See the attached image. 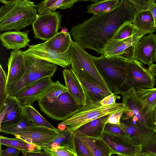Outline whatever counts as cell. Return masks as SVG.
<instances>
[{"label":"cell","mask_w":156,"mask_h":156,"mask_svg":"<svg viewBox=\"0 0 156 156\" xmlns=\"http://www.w3.org/2000/svg\"><path fill=\"white\" fill-rule=\"evenodd\" d=\"M23 154L25 156H51L43 151H38L27 152L21 151Z\"/></svg>","instance_id":"cell-46"},{"label":"cell","mask_w":156,"mask_h":156,"mask_svg":"<svg viewBox=\"0 0 156 156\" xmlns=\"http://www.w3.org/2000/svg\"><path fill=\"white\" fill-rule=\"evenodd\" d=\"M74 134L87 147L92 156H111L112 151L103 138H93L87 136L76 131Z\"/></svg>","instance_id":"cell-21"},{"label":"cell","mask_w":156,"mask_h":156,"mask_svg":"<svg viewBox=\"0 0 156 156\" xmlns=\"http://www.w3.org/2000/svg\"><path fill=\"white\" fill-rule=\"evenodd\" d=\"M23 53L25 55L47 61L63 68L71 65L68 51L59 53L36 44L29 45L28 49Z\"/></svg>","instance_id":"cell-15"},{"label":"cell","mask_w":156,"mask_h":156,"mask_svg":"<svg viewBox=\"0 0 156 156\" xmlns=\"http://www.w3.org/2000/svg\"><path fill=\"white\" fill-rule=\"evenodd\" d=\"M133 36H144L145 35L139 32L132 23L129 22L126 23L119 29L112 39L122 40Z\"/></svg>","instance_id":"cell-34"},{"label":"cell","mask_w":156,"mask_h":156,"mask_svg":"<svg viewBox=\"0 0 156 156\" xmlns=\"http://www.w3.org/2000/svg\"><path fill=\"white\" fill-rule=\"evenodd\" d=\"M136 13L130 0H121L110 11L93 15L82 23L73 26L70 34L74 41L84 48L101 54L119 29L126 23H133Z\"/></svg>","instance_id":"cell-1"},{"label":"cell","mask_w":156,"mask_h":156,"mask_svg":"<svg viewBox=\"0 0 156 156\" xmlns=\"http://www.w3.org/2000/svg\"><path fill=\"white\" fill-rule=\"evenodd\" d=\"M74 140L77 156H92L87 147L75 135Z\"/></svg>","instance_id":"cell-39"},{"label":"cell","mask_w":156,"mask_h":156,"mask_svg":"<svg viewBox=\"0 0 156 156\" xmlns=\"http://www.w3.org/2000/svg\"><path fill=\"white\" fill-rule=\"evenodd\" d=\"M61 32L64 33L68 32V29L65 27L62 28Z\"/></svg>","instance_id":"cell-49"},{"label":"cell","mask_w":156,"mask_h":156,"mask_svg":"<svg viewBox=\"0 0 156 156\" xmlns=\"http://www.w3.org/2000/svg\"><path fill=\"white\" fill-rule=\"evenodd\" d=\"M90 56L99 73L115 95L131 87L127 78L126 61L119 58L107 57L103 55L99 57Z\"/></svg>","instance_id":"cell-3"},{"label":"cell","mask_w":156,"mask_h":156,"mask_svg":"<svg viewBox=\"0 0 156 156\" xmlns=\"http://www.w3.org/2000/svg\"><path fill=\"white\" fill-rule=\"evenodd\" d=\"M120 123L134 144L141 146L142 152H156V133L153 129L144 125L135 116L124 113Z\"/></svg>","instance_id":"cell-8"},{"label":"cell","mask_w":156,"mask_h":156,"mask_svg":"<svg viewBox=\"0 0 156 156\" xmlns=\"http://www.w3.org/2000/svg\"><path fill=\"white\" fill-rule=\"evenodd\" d=\"M24 73L21 79L6 87L8 96L15 98L29 85L43 77H52L57 70V65L47 61L24 54Z\"/></svg>","instance_id":"cell-4"},{"label":"cell","mask_w":156,"mask_h":156,"mask_svg":"<svg viewBox=\"0 0 156 156\" xmlns=\"http://www.w3.org/2000/svg\"><path fill=\"white\" fill-rule=\"evenodd\" d=\"M7 75L1 65H0V110L2 108L8 97L6 88Z\"/></svg>","instance_id":"cell-37"},{"label":"cell","mask_w":156,"mask_h":156,"mask_svg":"<svg viewBox=\"0 0 156 156\" xmlns=\"http://www.w3.org/2000/svg\"><path fill=\"white\" fill-rule=\"evenodd\" d=\"M22 106L18 101L5 102L0 111V126L19 121L23 116Z\"/></svg>","instance_id":"cell-23"},{"label":"cell","mask_w":156,"mask_h":156,"mask_svg":"<svg viewBox=\"0 0 156 156\" xmlns=\"http://www.w3.org/2000/svg\"><path fill=\"white\" fill-rule=\"evenodd\" d=\"M83 89L85 99V105L100 102L111 93L95 83L88 80L80 74L74 72Z\"/></svg>","instance_id":"cell-17"},{"label":"cell","mask_w":156,"mask_h":156,"mask_svg":"<svg viewBox=\"0 0 156 156\" xmlns=\"http://www.w3.org/2000/svg\"><path fill=\"white\" fill-rule=\"evenodd\" d=\"M72 69L109 92L113 93L112 88L105 81L98 71L90 55L81 46L72 41L68 49Z\"/></svg>","instance_id":"cell-6"},{"label":"cell","mask_w":156,"mask_h":156,"mask_svg":"<svg viewBox=\"0 0 156 156\" xmlns=\"http://www.w3.org/2000/svg\"><path fill=\"white\" fill-rule=\"evenodd\" d=\"M75 135L67 129H61V134L49 142L40 146L41 147H50L58 146L69 149L76 153Z\"/></svg>","instance_id":"cell-27"},{"label":"cell","mask_w":156,"mask_h":156,"mask_svg":"<svg viewBox=\"0 0 156 156\" xmlns=\"http://www.w3.org/2000/svg\"><path fill=\"white\" fill-rule=\"evenodd\" d=\"M21 151L18 149L9 146L2 150L1 148L0 156H19Z\"/></svg>","instance_id":"cell-43"},{"label":"cell","mask_w":156,"mask_h":156,"mask_svg":"<svg viewBox=\"0 0 156 156\" xmlns=\"http://www.w3.org/2000/svg\"><path fill=\"white\" fill-rule=\"evenodd\" d=\"M23 51L21 50H12L8 59V72L6 87L19 80L26 70Z\"/></svg>","instance_id":"cell-18"},{"label":"cell","mask_w":156,"mask_h":156,"mask_svg":"<svg viewBox=\"0 0 156 156\" xmlns=\"http://www.w3.org/2000/svg\"><path fill=\"white\" fill-rule=\"evenodd\" d=\"M0 143L1 144L14 147L21 151L35 152L42 151L40 146L28 143L16 137L11 138L0 136Z\"/></svg>","instance_id":"cell-31"},{"label":"cell","mask_w":156,"mask_h":156,"mask_svg":"<svg viewBox=\"0 0 156 156\" xmlns=\"http://www.w3.org/2000/svg\"><path fill=\"white\" fill-rule=\"evenodd\" d=\"M38 14L36 5L29 0H14L0 8V30L20 31L32 25Z\"/></svg>","instance_id":"cell-2"},{"label":"cell","mask_w":156,"mask_h":156,"mask_svg":"<svg viewBox=\"0 0 156 156\" xmlns=\"http://www.w3.org/2000/svg\"><path fill=\"white\" fill-rule=\"evenodd\" d=\"M51 76L40 79L22 89L15 97L22 105H31L53 83Z\"/></svg>","instance_id":"cell-13"},{"label":"cell","mask_w":156,"mask_h":156,"mask_svg":"<svg viewBox=\"0 0 156 156\" xmlns=\"http://www.w3.org/2000/svg\"><path fill=\"white\" fill-rule=\"evenodd\" d=\"M61 129L37 126L12 134L16 138L39 146L48 143L61 134Z\"/></svg>","instance_id":"cell-12"},{"label":"cell","mask_w":156,"mask_h":156,"mask_svg":"<svg viewBox=\"0 0 156 156\" xmlns=\"http://www.w3.org/2000/svg\"><path fill=\"white\" fill-rule=\"evenodd\" d=\"M120 0H97L89 5L87 8V12L94 15H100L110 11L114 8Z\"/></svg>","instance_id":"cell-32"},{"label":"cell","mask_w":156,"mask_h":156,"mask_svg":"<svg viewBox=\"0 0 156 156\" xmlns=\"http://www.w3.org/2000/svg\"><path fill=\"white\" fill-rule=\"evenodd\" d=\"M135 89L137 97L142 104L143 113L146 115L156 108V88Z\"/></svg>","instance_id":"cell-28"},{"label":"cell","mask_w":156,"mask_h":156,"mask_svg":"<svg viewBox=\"0 0 156 156\" xmlns=\"http://www.w3.org/2000/svg\"><path fill=\"white\" fill-rule=\"evenodd\" d=\"M23 116L28 121L38 126L58 130L44 118L31 105H22Z\"/></svg>","instance_id":"cell-30"},{"label":"cell","mask_w":156,"mask_h":156,"mask_svg":"<svg viewBox=\"0 0 156 156\" xmlns=\"http://www.w3.org/2000/svg\"><path fill=\"white\" fill-rule=\"evenodd\" d=\"M104 133L122 137H129L127 135L123 125L112 124L107 123L104 129Z\"/></svg>","instance_id":"cell-38"},{"label":"cell","mask_w":156,"mask_h":156,"mask_svg":"<svg viewBox=\"0 0 156 156\" xmlns=\"http://www.w3.org/2000/svg\"><path fill=\"white\" fill-rule=\"evenodd\" d=\"M62 16L57 11L38 14L32 25L34 38L46 41L55 36L62 28Z\"/></svg>","instance_id":"cell-9"},{"label":"cell","mask_w":156,"mask_h":156,"mask_svg":"<svg viewBox=\"0 0 156 156\" xmlns=\"http://www.w3.org/2000/svg\"><path fill=\"white\" fill-rule=\"evenodd\" d=\"M156 48V34L153 33L142 37L135 45V59L149 66L153 63Z\"/></svg>","instance_id":"cell-16"},{"label":"cell","mask_w":156,"mask_h":156,"mask_svg":"<svg viewBox=\"0 0 156 156\" xmlns=\"http://www.w3.org/2000/svg\"><path fill=\"white\" fill-rule=\"evenodd\" d=\"M38 103L42 112L57 121L64 120L83 107L76 103L69 91L57 98L40 99Z\"/></svg>","instance_id":"cell-7"},{"label":"cell","mask_w":156,"mask_h":156,"mask_svg":"<svg viewBox=\"0 0 156 156\" xmlns=\"http://www.w3.org/2000/svg\"><path fill=\"white\" fill-rule=\"evenodd\" d=\"M148 66L149 71L154 76L156 77V64L153 63Z\"/></svg>","instance_id":"cell-47"},{"label":"cell","mask_w":156,"mask_h":156,"mask_svg":"<svg viewBox=\"0 0 156 156\" xmlns=\"http://www.w3.org/2000/svg\"><path fill=\"white\" fill-rule=\"evenodd\" d=\"M125 112L120 111L110 115L107 121V123L112 124L119 125L120 120L123 113Z\"/></svg>","instance_id":"cell-44"},{"label":"cell","mask_w":156,"mask_h":156,"mask_svg":"<svg viewBox=\"0 0 156 156\" xmlns=\"http://www.w3.org/2000/svg\"><path fill=\"white\" fill-rule=\"evenodd\" d=\"M142 36H133L122 40L111 39L101 55L108 58H119L130 61L135 59V45Z\"/></svg>","instance_id":"cell-11"},{"label":"cell","mask_w":156,"mask_h":156,"mask_svg":"<svg viewBox=\"0 0 156 156\" xmlns=\"http://www.w3.org/2000/svg\"><path fill=\"white\" fill-rule=\"evenodd\" d=\"M41 148L42 151L51 156H77L76 153L71 150L60 147Z\"/></svg>","instance_id":"cell-36"},{"label":"cell","mask_w":156,"mask_h":156,"mask_svg":"<svg viewBox=\"0 0 156 156\" xmlns=\"http://www.w3.org/2000/svg\"><path fill=\"white\" fill-rule=\"evenodd\" d=\"M129 111L122 102L103 106L99 102L84 106L58 125L73 133L81 126L94 120L118 112Z\"/></svg>","instance_id":"cell-5"},{"label":"cell","mask_w":156,"mask_h":156,"mask_svg":"<svg viewBox=\"0 0 156 156\" xmlns=\"http://www.w3.org/2000/svg\"><path fill=\"white\" fill-rule=\"evenodd\" d=\"M67 88L61 84L59 81L54 82L40 96V99L55 98L64 93L68 92Z\"/></svg>","instance_id":"cell-35"},{"label":"cell","mask_w":156,"mask_h":156,"mask_svg":"<svg viewBox=\"0 0 156 156\" xmlns=\"http://www.w3.org/2000/svg\"><path fill=\"white\" fill-rule=\"evenodd\" d=\"M125 69L128 81L135 89H149L154 88V76L136 59L126 61Z\"/></svg>","instance_id":"cell-10"},{"label":"cell","mask_w":156,"mask_h":156,"mask_svg":"<svg viewBox=\"0 0 156 156\" xmlns=\"http://www.w3.org/2000/svg\"><path fill=\"white\" fill-rule=\"evenodd\" d=\"M132 23L138 32L144 35L154 33L156 30L153 18L148 10L137 12Z\"/></svg>","instance_id":"cell-24"},{"label":"cell","mask_w":156,"mask_h":156,"mask_svg":"<svg viewBox=\"0 0 156 156\" xmlns=\"http://www.w3.org/2000/svg\"><path fill=\"white\" fill-rule=\"evenodd\" d=\"M120 94L122 96V102L133 113V115L142 124L151 129L147 115L143 113L142 106L137 97L135 88L131 87L127 91L121 92Z\"/></svg>","instance_id":"cell-19"},{"label":"cell","mask_w":156,"mask_h":156,"mask_svg":"<svg viewBox=\"0 0 156 156\" xmlns=\"http://www.w3.org/2000/svg\"><path fill=\"white\" fill-rule=\"evenodd\" d=\"M77 0H45L36 5L38 14L55 11L58 9L61 10L71 8Z\"/></svg>","instance_id":"cell-29"},{"label":"cell","mask_w":156,"mask_h":156,"mask_svg":"<svg viewBox=\"0 0 156 156\" xmlns=\"http://www.w3.org/2000/svg\"><path fill=\"white\" fill-rule=\"evenodd\" d=\"M2 44L7 49L18 50L26 47L30 40L27 32L15 30L1 34Z\"/></svg>","instance_id":"cell-22"},{"label":"cell","mask_w":156,"mask_h":156,"mask_svg":"<svg viewBox=\"0 0 156 156\" xmlns=\"http://www.w3.org/2000/svg\"><path fill=\"white\" fill-rule=\"evenodd\" d=\"M148 10L151 12L154 21V26L156 27V3L154 0H152Z\"/></svg>","instance_id":"cell-45"},{"label":"cell","mask_w":156,"mask_h":156,"mask_svg":"<svg viewBox=\"0 0 156 156\" xmlns=\"http://www.w3.org/2000/svg\"><path fill=\"white\" fill-rule=\"evenodd\" d=\"M70 34L58 32L49 40L38 44L44 47L59 53H63L68 51L72 41Z\"/></svg>","instance_id":"cell-25"},{"label":"cell","mask_w":156,"mask_h":156,"mask_svg":"<svg viewBox=\"0 0 156 156\" xmlns=\"http://www.w3.org/2000/svg\"><path fill=\"white\" fill-rule=\"evenodd\" d=\"M122 156L120 155H117V156Z\"/></svg>","instance_id":"cell-51"},{"label":"cell","mask_w":156,"mask_h":156,"mask_svg":"<svg viewBox=\"0 0 156 156\" xmlns=\"http://www.w3.org/2000/svg\"><path fill=\"white\" fill-rule=\"evenodd\" d=\"M120 98L119 96L114 94H111L105 97L99 102L102 106H109L115 104L116 99H119Z\"/></svg>","instance_id":"cell-42"},{"label":"cell","mask_w":156,"mask_h":156,"mask_svg":"<svg viewBox=\"0 0 156 156\" xmlns=\"http://www.w3.org/2000/svg\"><path fill=\"white\" fill-rule=\"evenodd\" d=\"M110 115L94 120L84 124L75 131L89 137L103 138L105 127Z\"/></svg>","instance_id":"cell-26"},{"label":"cell","mask_w":156,"mask_h":156,"mask_svg":"<svg viewBox=\"0 0 156 156\" xmlns=\"http://www.w3.org/2000/svg\"><path fill=\"white\" fill-rule=\"evenodd\" d=\"M134 156H156V152H144Z\"/></svg>","instance_id":"cell-48"},{"label":"cell","mask_w":156,"mask_h":156,"mask_svg":"<svg viewBox=\"0 0 156 156\" xmlns=\"http://www.w3.org/2000/svg\"><path fill=\"white\" fill-rule=\"evenodd\" d=\"M38 126L27 120L23 115L16 122L0 126V131L6 134H12L26 129Z\"/></svg>","instance_id":"cell-33"},{"label":"cell","mask_w":156,"mask_h":156,"mask_svg":"<svg viewBox=\"0 0 156 156\" xmlns=\"http://www.w3.org/2000/svg\"><path fill=\"white\" fill-rule=\"evenodd\" d=\"M20 156H25L23 154V155Z\"/></svg>","instance_id":"cell-52"},{"label":"cell","mask_w":156,"mask_h":156,"mask_svg":"<svg viewBox=\"0 0 156 156\" xmlns=\"http://www.w3.org/2000/svg\"><path fill=\"white\" fill-rule=\"evenodd\" d=\"M63 75L65 86L76 103L79 105L85 106V99L83 89L73 69L72 68L64 69Z\"/></svg>","instance_id":"cell-20"},{"label":"cell","mask_w":156,"mask_h":156,"mask_svg":"<svg viewBox=\"0 0 156 156\" xmlns=\"http://www.w3.org/2000/svg\"><path fill=\"white\" fill-rule=\"evenodd\" d=\"M136 12L148 10L152 0H130Z\"/></svg>","instance_id":"cell-40"},{"label":"cell","mask_w":156,"mask_h":156,"mask_svg":"<svg viewBox=\"0 0 156 156\" xmlns=\"http://www.w3.org/2000/svg\"><path fill=\"white\" fill-rule=\"evenodd\" d=\"M103 138L111 148L113 154L134 156L142 152L141 145L135 144L129 137H122L104 133Z\"/></svg>","instance_id":"cell-14"},{"label":"cell","mask_w":156,"mask_h":156,"mask_svg":"<svg viewBox=\"0 0 156 156\" xmlns=\"http://www.w3.org/2000/svg\"><path fill=\"white\" fill-rule=\"evenodd\" d=\"M147 115L151 129L156 133V108L149 112Z\"/></svg>","instance_id":"cell-41"},{"label":"cell","mask_w":156,"mask_h":156,"mask_svg":"<svg viewBox=\"0 0 156 156\" xmlns=\"http://www.w3.org/2000/svg\"><path fill=\"white\" fill-rule=\"evenodd\" d=\"M153 62H156V48L154 54Z\"/></svg>","instance_id":"cell-50"}]
</instances>
